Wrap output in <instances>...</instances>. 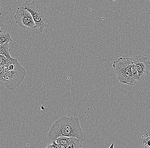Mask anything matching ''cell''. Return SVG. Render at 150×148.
<instances>
[{"mask_svg":"<svg viewBox=\"0 0 150 148\" xmlns=\"http://www.w3.org/2000/svg\"><path fill=\"white\" fill-rule=\"evenodd\" d=\"M132 58L138 74V81H143L146 79L150 72V63L146 57L137 55Z\"/></svg>","mask_w":150,"mask_h":148,"instance_id":"cell-6","label":"cell"},{"mask_svg":"<svg viewBox=\"0 0 150 148\" xmlns=\"http://www.w3.org/2000/svg\"><path fill=\"white\" fill-rule=\"evenodd\" d=\"M26 74V70L17 59L12 57L8 59L7 63L4 65L2 82L6 88L14 90L23 81Z\"/></svg>","mask_w":150,"mask_h":148,"instance_id":"cell-2","label":"cell"},{"mask_svg":"<svg viewBox=\"0 0 150 148\" xmlns=\"http://www.w3.org/2000/svg\"><path fill=\"white\" fill-rule=\"evenodd\" d=\"M3 0H0V4L2 2V1Z\"/></svg>","mask_w":150,"mask_h":148,"instance_id":"cell-15","label":"cell"},{"mask_svg":"<svg viewBox=\"0 0 150 148\" xmlns=\"http://www.w3.org/2000/svg\"><path fill=\"white\" fill-rule=\"evenodd\" d=\"M8 61V59L4 56H0V66H4Z\"/></svg>","mask_w":150,"mask_h":148,"instance_id":"cell-13","label":"cell"},{"mask_svg":"<svg viewBox=\"0 0 150 148\" xmlns=\"http://www.w3.org/2000/svg\"><path fill=\"white\" fill-rule=\"evenodd\" d=\"M60 148H79L82 147V143L77 138L74 137L61 136L55 140Z\"/></svg>","mask_w":150,"mask_h":148,"instance_id":"cell-7","label":"cell"},{"mask_svg":"<svg viewBox=\"0 0 150 148\" xmlns=\"http://www.w3.org/2000/svg\"><path fill=\"white\" fill-rule=\"evenodd\" d=\"M12 39L9 33L7 32L3 24H0V45L12 42Z\"/></svg>","mask_w":150,"mask_h":148,"instance_id":"cell-8","label":"cell"},{"mask_svg":"<svg viewBox=\"0 0 150 148\" xmlns=\"http://www.w3.org/2000/svg\"><path fill=\"white\" fill-rule=\"evenodd\" d=\"M16 24L23 29L32 30L37 28L31 15L23 7L20 6L14 16Z\"/></svg>","mask_w":150,"mask_h":148,"instance_id":"cell-5","label":"cell"},{"mask_svg":"<svg viewBox=\"0 0 150 148\" xmlns=\"http://www.w3.org/2000/svg\"><path fill=\"white\" fill-rule=\"evenodd\" d=\"M47 148H60V146L55 140L51 141V143H48L46 146Z\"/></svg>","mask_w":150,"mask_h":148,"instance_id":"cell-12","label":"cell"},{"mask_svg":"<svg viewBox=\"0 0 150 148\" xmlns=\"http://www.w3.org/2000/svg\"><path fill=\"white\" fill-rule=\"evenodd\" d=\"M1 56V55H0V56Z\"/></svg>","mask_w":150,"mask_h":148,"instance_id":"cell-17","label":"cell"},{"mask_svg":"<svg viewBox=\"0 0 150 148\" xmlns=\"http://www.w3.org/2000/svg\"><path fill=\"white\" fill-rule=\"evenodd\" d=\"M112 67L118 81L122 84L134 86L137 81L132 75L129 57H120L112 62Z\"/></svg>","mask_w":150,"mask_h":148,"instance_id":"cell-4","label":"cell"},{"mask_svg":"<svg viewBox=\"0 0 150 148\" xmlns=\"http://www.w3.org/2000/svg\"><path fill=\"white\" fill-rule=\"evenodd\" d=\"M21 6L28 10L32 16L36 28L42 33L45 28H48L51 19L46 7H43L34 1H26Z\"/></svg>","mask_w":150,"mask_h":148,"instance_id":"cell-3","label":"cell"},{"mask_svg":"<svg viewBox=\"0 0 150 148\" xmlns=\"http://www.w3.org/2000/svg\"><path fill=\"white\" fill-rule=\"evenodd\" d=\"M9 43H5L0 45V55L5 56L7 59L12 57L10 54Z\"/></svg>","mask_w":150,"mask_h":148,"instance_id":"cell-9","label":"cell"},{"mask_svg":"<svg viewBox=\"0 0 150 148\" xmlns=\"http://www.w3.org/2000/svg\"><path fill=\"white\" fill-rule=\"evenodd\" d=\"M145 138L143 140V144L145 148H150V137L148 134L145 135Z\"/></svg>","mask_w":150,"mask_h":148,"instance_id":"cell-11","label":"cell"},{"mask_svg":"<svg viewBox=\"0 0 150 148\" xmlns=\"http://www.w3.org/2000/svg\"><path fill=\"white\" fill-rule=\"evenodd\" d=\"M4 66H0V81H3L4 75Z\"/></svg>","mask_w":150,"mask_h":148,"instance_id":"cell-14","label":"cell"},{"mask_svg":"<svg viewBox=\"0 0 150 148\" xmlns=\"http://www.w3.org/2000/svg\"><path fill=\"white\" fill-rule=\"evenodd\" d=\"M129 66H130V70H131L132 75L134 78L135 79L138 81V74L137 72L136 69L135 65L132 60V58H129Z\"/></svg>","mask_w":150,"mask_h":148,"instance_id":"cell-10","label":"cell"},{"mask_svg":"<svg viewBox=\"0 0 150 148\" xmlns=\"http://www.w3.org/2000/svg\"><path fill=\"white\" fill-rule=\"evenodd\" d=\"M61 136L75 137L81 142L86 140V135L81 128L79 118L64 116L53 123L48 133V138L52 141Z\"/></svg>","mask_w":150,"mask_h":148,"instance_id":"cell-1","label":"cell"},{"mask_svg":"<svg viewBox=\"0 0 150 148\" xmlns=\"http://www.w3.org/2000/svg\"><path fill=\"white\" fill-rule=\"evenodd\" d=\"M145 1H149L150 0H145Z\"/></svg>","mask_w":150,"mask_h":148,"instance_id":"cell-16","label":"cell"}]
</instances>
